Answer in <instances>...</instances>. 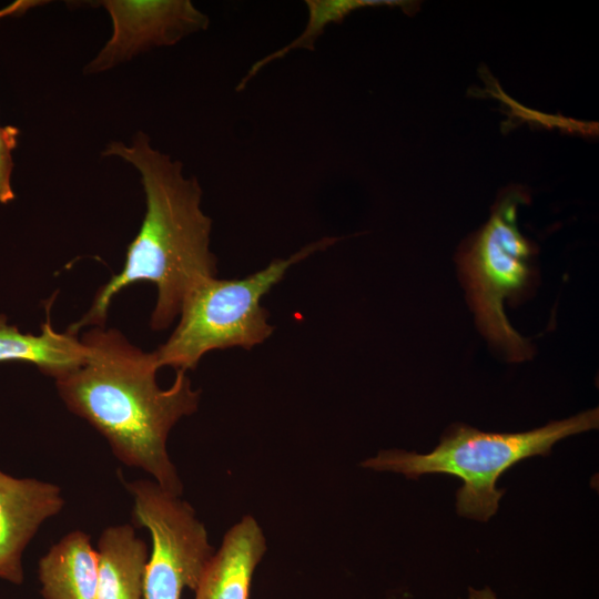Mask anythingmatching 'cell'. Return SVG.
I'll use <instances>...</instances> for the list:
<instances>
[{"label": "cell", "mask_w": 599, "mask_h": 599, "mask_svg": "<svg viewBox=\"0 0 599 599\" xmlns=\"http://www.w3.org/2000/svg\"><path fill=\"white\" fill-rule=\"evenodd\" d=\"M84 355L85 348L78 335L55 331L49 314L39 334L20 332L0 314V363L32 364L58 379L80 367Z\"/></svg>", "instance_id": "8fae6325"}, {"label": "cell", "mask_w": 599, "mask_h": 599, "mask_svg": "<svg viewBox=\"0 0 599 599\" xmlns=\"http://www.w3.org/2000/svg\"><path fill=\"white\" fill-rule=\"evenodd\" d=\"M102 155L118 156L140 172L145 213L120 273L99 287L89 309L67 331L78 335L87 326H105L114 296L139 282L156 287L150 326L165 329L179 317L192 287L217 274L210 248L212 220L201 207V185L195 176L184 175L180 161L153 149L142 131L129 146L111 142Z\"/></svg>", "instance_id": "7a4b0ae2"}, {"label": "cell", "mask_w": 599, "mask_h": 599, "mask_svg": "<svg viewBox=\"0 0 599 599\" xmlns=\"http://www.w3.org/2000/svg\"><path fill=\"white\" fill-rule=\"evenodd\" d=\"M305 3L308 20L304 31L287 45L255 62L237 84V91L243 90L246 83L264 67L277 59H282L291 51L295 49H314L316 40L325 28L331 23L343 21L351 12L366 7L402 6L400 3L405 2L390 0H306Z\"/></svg>", "instance_id": "4fadbf2b"}, {"label": "cell", "mask_w": 599, "mask_h": 599, "mask_svg": "<svg viewBox=\"0 0 599 599\" xmlns=\"http://www.w3.org/2000/svg\"><path fill=\"white\" fill-rule=\"evenodd\" d=\"M133 498V518L152 539L143 599H181L195 590L213 556L204 525L194 509L151 480L125 484Z\"/></svg>", "instance_id": "8992f818"}, {"label": "cell", "mask_w": 599, "mask_h": 599, "mask_svg": "<svg viewBox=\"0 0 599 599\" xmlns=\"http://www.w3.org/2000/svg\"><path fill=\"white\" fill-rule=\"evenodd\" d=\"M113 33L85 68V74L106 71L150 49L173 45L206 30L210 20L189 0H104Z\"/></svg>", "instance_id": "52a82bcc"}, {"label": "cell", "mask_w": 599, "mask_h": 599, "mask_svg": "<svg viewBox=\"0 0 599 599\" xmlns=\"http://www.w3.org/2000/svg\"><path fill=\"white\" fill-rule=\"evenodd\" d=\"M266 540L252 516H244L225 534L196 587L194 599H250L256 566Z\"/></svg>", "instance_id": "9c48e42d"}, {"label": "cell", "mask_w": 599, "mask_h": 599, "mask_svg": "<svg viewBox=\"0 0 599 599\" xmlns=\"http://www.w3.org/2000/svg\"><path fill=\"white\" fill-rule=\"evenodd\" d=\"M339 237L327 236L311 243L287 258L272 261L265 268L244 278L205 277L186 295L179 322L154 354L159 367L195 369L201 358L214 349H251L273 333L262 298L286 271L309 255L325 250Z\"/></svg>", "instance_id": "277c9868"}, {"label": "cell", "mask_w": 599, "mask_h": 599, "mask_svg": "<svg viewBox=\"0 0 599 599\" xmlns=\"http://www.w3.org/2000/svg\"><path fill=\"white\" fill-rule=\"evenodd\" d=\"M598 424V408L524 433H486L458 424L428 454L382 450L361 465L402 473L410 479L434 473L458 477L463 480L456 494L458 515L485 522L497 512L505 493L496 486L502 473L525 458L549 455L558 440L597 428Z\"/></svg>", "instance_id": "3957f363"}, {"label": "cell", "mask_w": 599, "mask_h": 599, "mask_svg": "<svg viewBox=\"0 0 599 599\" xmlns=\"http://www.w3.org/2000/svg\"><path fill=\"white\" fill-rule=\"evenodd\" d=\"M525 200L522 191L507 192L459 260L479 328L515 362L532 355L530 343L511 326L504 311V302L519 294L530 276L532 247L517 225L518 205Z\"/></svg>", "instance_id": "5b68a950"}, {"label": "cell", "mask_w": 599, "mask_h": 599, "mask_svg": "<svg viewBox=\"0 0 599 599\" xmlns=\"http://www.w3.org/2000/svg\"><path fill=\"white\" fill-rule=\"evenodd\" d=\"M18 134L19 130L17 128L0 125V203L2 204L14 200L11 187L12 151L17 145Z\"/></svg>", "instance_id": "5bb4252c"}, {"label": "cell", "mask_w": 599, "mask_h": 599, "mask_svg": "<svg viewBox=\"0 0 599 599\" xmlns=\"http://www.w3.org/2000/svg\"><path fill=\"white\" fill-rule=\"evenodd\" d=\"M97 599H143L145 542L129 524L105 528L98 540Z\"/></svg>", "instance_id": "7c38bea8"}, {"label": "cell", "mask_w": 599, "mask_h": 599, "mask_svg": "<svg viewBox=\"0 0 599 599\" xmlns=\"http://www.w3.org/2000/svg\"><path fill=\"white\" fill-rule=\"evenodd\" d=\"M98 564L89 535L69 532L39 560L43 599H97Z\"/></svg>", "instance_id": "30bf717a"}, {"label": "cell", "mask_w": 599, "mask_h": 599, "mask_svg": "<svg viewBox=\"0 0 599 599\" xmlns=\"http://www.w3.org/2000/svg\"><path fill=\"white\" fill-rule=\"evenodd\" d=\"M468 599H498V598L489 587H485L483 589L469 588Z\"/></svg>", "instance_id": "9a60e30c"}, {"label": "cell", "mask_w": 599, "mask_h": 599, "mask_svg": "<svg viewBox=\"0 0 599 599\" xmlns=\"http://www.w3.org/2000/svg\"><path fill=\"white\" fill-rule=\"evenodd\" d=\"M64 500L57 485L16 478L0 470V578L23 582L22 554L40 526L58 515Z\"/></svg>", "instance_id": "ba28073f"}, {"label": "cell", "mask_w": 599, "mask_h": 599, "mask_svg": "<svg viewBox=\"0 0 599 599\" xmlns=\"http://www.w3.org/2000/svg\"><path fill=\"white\" fill-rule=\"evenodd\" d=\"M83 363L55 379L69 410L87 420L128 466L149 473L166 491L181 496L183 485L166 440L172 427L196 412L200 394L184 370L161 388L153 352L133 345L115 328L95 326L80 337Z\"/></svg>", "instance_id": "6da1fadb"}]
</instances>
